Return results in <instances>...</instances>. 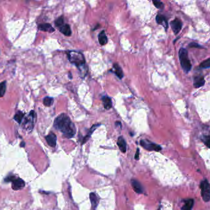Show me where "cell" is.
Wrapping results in <instances>:
<instances>
[{"mask_svg": "<svg viewBox=\"0 0 210 210\" xmlns=\"http://www.w3.org/2000/svg\"><path fill=\"white\" fill-rule=\"evenodd\" d=\"M98 41L101 45H105L108 43V38L104 30L101 31L98 35Z\"/></svg>", "mask_w": 210, "mask_h": 210, "instance_id": "18", "label": "cell"}, {"mask_svg": "<svg viewBox=\"0 0 210 210\" xmlns=\"http://www.w3.org/2000/svg\"><path fill=\"white\" fill-rule=\"evenodd\" d=\"M54 98H52L51 97H46L43 100V104L46 107H50L54 103Z\"/></svg>", "mask_w": 210, "mask_h": 210, "instance_id": "24", "label": "cell"}, {"mask_svg": "<svg viewBox=\"0 0 210 210\" xmlns=\"http://www.w3.org/2000/svg\"><path fill=\"white\" fill-rule=\"evenodd\" d=\"M54 126L67 138H71L76 134V127L65 113H61L54 120Z\"/></svg>", "mask_w": 210, "mask_h": 210, "instance_id": "1", "label": "cell"}, {"mask_svg": "<svg viewBox=\"0 0 210 210\" xmlns=\"http://www.w3.org/2000/svg\"><path fill=\"white\" fill-rule=\"evenodd\" d=\"M201 195L206 202L210 201V184L207 179H204L200 182Z\"/></svg>", "mask_w": 210, "mask_h": 210, "instance_id": "6", "label": "cell"}, {"mask_svg": "<svg viewBox=\"0 0 210 210\" xmlns=\"http://www.w3.org/2000/svg\"><path fill=\"white\" fill-rule=\"evenodd\" d=\"M156 22L157 23L162 25L163 27L165 28V30H167L168 28V21L166 17L161 14H158L156 16Z\"/></svg>", "mask_w": 210, "mask_h": 210, "instance_id": "9", "label": "cell"}, {"mask_svg": "<svg viewBox=\"0 0 210 210\" xmlns=\"http://www.w3.org/2000/svg\"><path fill=\"white\" fill-rule=\"evenodd\" d=\"M201 139H202V141L203 142V143L208 148H210V134L203 135L202 138H201Z\"/></svg>", "mask_w": 210, "mask_h": 210, "instance_id": "25", "label": "cell"}, {"mask_svg": "<svg viewBox=\"0 0 210 210\" xmlns=\"http://www.w3.org/2000/svg\"><path fill=\"white\" fill-rule=\"evenodd\" d=\"M25 143L24 142H22L20 143V147H25Z\"/></svg>", "mask_w": 210, "mask_h": 210, "instance_id": "31", "label": "cell"}, {"mask_svg": "<svg viewBox=\"0 0 210 210\" xmlns=\"http://www.w3.org/2000/svg\"><path fill=\"white\" fill-rule=\"evenodd\" d=\"M194 204V201L193 199H188L185 201V203L181 208L182 210H192Z\"/></svg>", "mask_w": 210, "mask_h": 210, "instance_id": "20", "label": "cell"}, {"mask_svg": "<svg viewBox=\"0 0 210 210\" xmlns=\"http://www.w3.org/2000/svg\"><path fill=\"white\" fill-rule=\"evenodd\" d=\"M132 182V186L135 192H136L137 194H142L143 193V186L138 181L135 180V179H132V182Z\"/></svg>", "mask_w": 210, "mask_h": 210, "instance_id": "12", "label": "cell"}, {"mask_svg": "<svg viewBox=\"0 0 210 210\" xmlns=\"http://www.w3.org/2000/svg\"><path fill=\"white\" fill-rule=\"evenodd\" d=\"M117 144L119 148H120V150L123 153H125L127 150V144L124 137L122 136L119 137Z\"/></svg>", "mask_w": 210, "mask_h": 210, "instance_id": "15", "label": "cell"}, {"mask_svg": "<svg viewBox=\"0 0 210 210\" xmlns=\"http://www.w3.org/2000/svg\"><path fill=\"white\" fill-rule=\"evenodd\" d=\"M153 4L157 9H160V10H162V9H163L164 7L163 3L160 1H153Z\"/></svg>", "mask_w": 210, "mask_h": 210, "instance_id": "28", "label": "cell"}, {"mask_svg": "<svg viewBox=\"0 0 210 210\" xmlns=\"http://www.w3.org/2000/svg\"><path fill=\"white\" fill-rule=\"evenodd\" d=\"M170 25L175 35H177L182 29V23L181 20L178 18H176L170 22Z\"/></svg>", "mask_w": 210, "mask_h": 210, "instance_id": "8", "label": "cell"}, {"mask_svg": "<svg viewBox=\"0 0 210 210\" xmlns=\"http://www.w3.org/2000/svg\"><path fill=\"white\" fill-rule=\"evenodd\" d=\"M55 25L58 28H60L62 27V25H64L63 16H60L58 19H57L56 21H55Z\"/></svg>", "mask_w": 210, "mask_h": 210, "instance_id": "26", "label": "cell"}, {"mask_svg": "<svg viewBox=\"0 0 210 210\" xmlns=\"http://www.w3.org/2000/svg\"><path fill=\"white\" fill-rule=\"evenodd\" d=\"M140 144H141V145L144 147L145 149L147 151H155L159 152L162 150V147L159 145L153 143L150 141H148L147 139L141 140V142H140Z\"/></svg>", "mask_w": 210, "mask_h": 210, "instance_id": "7", "label": "cell"}, {"mask_svg": "<svg viewBox=\"0 0 210 210\" xmlns=\"http://www.w3.org/2000/svg\"><path fill=\"white\" fill-rule=\"evenodd\" d=\"M205 83V80L204 77L202 75H197L194 78V86L195 88H199V87L204 86Z\"/></svg>", "mask_w": 210, "mask_h": 210, "instance_id": "10", "label": "cell"}, {"mask_svg": "<svg viewBox=\"0 0 210 210\" xmlns=\"http://www.w3.org/2000/svg\"><path fill=\"white\" fill-rule=\"evenodd\" d=\"M189 47L190 48H202V46H200V45H198V43L193 42L191 43L189 45Z\"/></svg>", "mask_w": 210, "mask_h": 210, "instance_id": "29", "label": "cell"}, {"mask_svg": "<svg viewBox=\"0 0 210 210\" xmlns=\"http://www.w3.org/2000/svg\"><path fill=\"white\" fill-rule=\"evenodd\" d=\"M200 67L202 68H210V57L203 61V62L200 64Z\"/></svg>", "mask_w": 210, "mask_h": 210, "instance_id": "27", "label": "cell"}, {"mask_svg": "<svg viewBox=\"0 0 210 210\" xmlns=\"http://www.w3.org/2000/svg\"><path fill=\"white\" fill-rule=\"evenodd\" d=\"M100 125H101L100 124H96V125H93L91 127V128L90 129L89 131L88 132V134H87V136H85V137L84 138L83 141H82V144H84V143H85L87 141H88L90 137V136H91L92 134L93 133V131H94L96 129H97L98 126H100Z\"/></svg>", "mask_w": 210, "mask_h": 210, "instance_id": "21", "label": "cell"}, {"mask_svg": "<svg viewBox=\"0 0 210 210\" xmlns=\"http://www.w3.org/2000/svg\"><path fill=\"white\" fill-rule=\"evenodd\" d=\"M24 113L21 111H18L14 117V120L16 121L17 123L20 124L24 118Z\"/></svg>", "mask_w": 210, "mask_h": 210, "instance_id": "22", "label": "cell"}, {"mask_svg": "<svg viewBox=\"0 0 210 210\" xmlns=\"http://www.w3.org/2000/svg\"><path fill=\"white\" fill-rule=\"evenodd\" d=\"M179 59L182 70L185 73H188L192 69V64L189 59L188 51L186 49L181 48L179 51Z\"/></svg>", "mask_w": 210, "mask_h": 210, "instance_id": "3", "label": "cell"}, {"mask_svg": "<svg viewBox=\"0 0 210 210\" xmlns=\"http://www.w3.org/2000/svg\"><path fill=\"white\" fill-rule=\"evenodd\" d=\"M102 102L103 106L106 110H109L112 107V101L111 99L108 96H104L102 98Z\"/></svg>", "mask_w": 210, "mask_h": 210, "instance_id": "17", "label": "cell"}, {"mask_svg": "<svg viewBox=\"0 0 210 210\" xmlns=\"http://www.w3.org/2000/svg\"><path fill=\"white\" fill-rule=\"evenodd\" d=\"M5 182H11L12 183V189L14 190H19L23 189L25 186V182L20 178H17L15 176H8L5 179Z\"/></svg>", "mask_w": 210, "mask_h": 210, "instance_id": "4", "label": "cell"}, {"mask_svg": "<svg viewBox=\"0 0 210 210\" xmlns=\"http://www.w3.org/2000/svg\"><path fill=\"white\" fill-rule=\"evenodd\" d=\"M60 32L65 35L66 37H69L71 35V30L68 24H64L62 27L59 28Z\"/></svg>", "mask_w": 210, "mask_h": 210, "instance_id": "16", "label": "cell"}, {"mask_svg": "<svg viewBox=\"0 0 210 210\" xmlns=\"http://www.w3.org/2000/svg\"><path fill=\"white\" fill-rule=\"evenodd\" d=\"M66 54L69 62L77 67L81 78H84L88 72V67L86 65L85 59L82 53L75 51H69L66 52Z\"/></svg>", "mask_w": 210, "mask_h": 210, "instance_id": "2", "label": "cell"}, {"mask_svg": "<svg viewBox=\"0 0 210 210\" xmlns=\"http://www.w3.org/2000/svg\"><path fill=\"white\" fill-rule=\"evenodd\" d=\"M139 149H138H138H137V151H136V154H135V159H136V160H138V158H139Z\"/></svg>", "mask_w": 210, "mask_h": 210, "instance_id": "30", "label": "cell"}, {"mask_svg": "<svg viewBox=\"0 0 210 210\" xmlns=\"http://www.w3.org/2000/svg\"><path fill=\"white\" fill-rule=\"evenodd\" d=\"M36 121V114L34 110H31L29 115L25 118L23 123V127L29 131H31Z\"/></svg>", "mask_w": 210, "mask_h": 210, "instance_id": "5", "label": "cell"}, {"mask_svg": "<svg viewBox=\"0 0 210 210\" xmlns=\"http://www.w3.org/2000/svg\"><path fill=\"white\" fill-rule=\"evenodd\" d=\"M90 202L92 204V209L93 210H95L96 208H97V205L98 203V198L95 194L91 193L90 194Z\"/></svg>", "mask_w": 210, "mask_h": 210, "instance_id": "19", "label": "cell"}, {"mask_svg": "<svg viewBox=\"0 0 210 210\" xmlns=\"http://www.w3.org/2000/svg\"><path fill=\"white\" fill-rule=\"evenodd\" d=\"M38 29L39 30L47 32L49 33H52L55 31V29L50 23H41L38 25Z\"/></svg>", "mask_w": 210, "mask_h": 210, "instance_id": "14", "label": "cell"}, {"mask_svg": "<svg viewBox=\"0 0 210 210\" xmlns=\"http://www.w3.org/2000/svg\"><path fill=\"white\" fill-rule=\"evenodd\" d=\"M111 72L114 73L116 76L120 78V79H122V78L124 77V73H123V71H122V70L121 68V67L117 64H114L113 65L112 68L111 69Z\"/></svg>", "mask_w": 210, "mask_h": 210, "instance_id": "13", "label": "cell"}, {"mask_svg": "<svg viewBox=\"0 0 210 210\" xmlns=\"http://www.w3.org/2000/svg\"><path fill=\"white\" fill-rule=\"evenodd\" d=\"M46 140L49 145L52 147H55L57 144V136L54 133H49L46 137Z\"/></svg>", "mask_w": 210, "mask_h": 210, "instance_id": "11", "label": "cell"}, {"mask_svg": "<svg viewBox=\"0 0 210 210\" xmlns=\"http://www.w3.org/2000/svg\"><path fill=\"white\" fill-rule=\"evenodd\" d=\"M6 82L4 81L0 83V98H2L6 93Z\"/></svg>", "mask_w": 210, "mask_h": 210, "instance_id": "23", "label": "cell"}]
</instances>
